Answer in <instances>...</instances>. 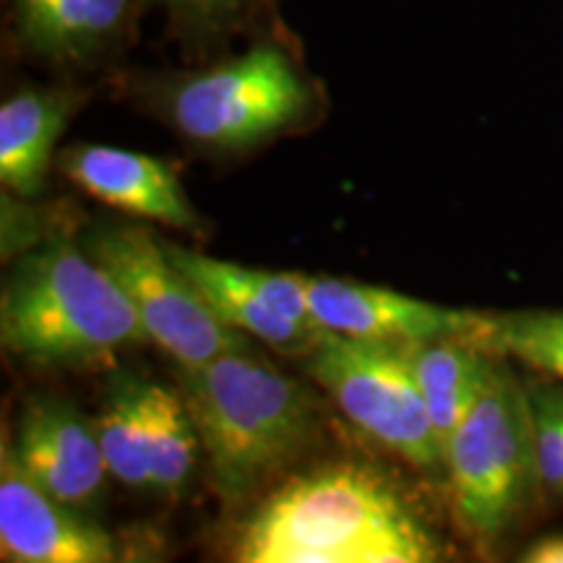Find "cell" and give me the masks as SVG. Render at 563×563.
Returning a JSON list of instances; mask_svg holds the SVG:
<instances>
[{"mask_svg":"<svg viewBox=\"0 0 563 563\" xmlns=\"http://www.w3.org/2000/svg\"><path fill=\"white\" fill-rule=\"evenodd\" d=\"M243 563H428L439 538L402 488L373 464L334 462L298 475L251 514Z\"/></svg>","mask_w":563,"mask_h":563,"instance_id":"obj_1","label":"cell"},{"mask_svg":"<svg viewBox=\"0 0 563 563\" xmlns=\"http://www.w3.org/2000/svg\"><path fill=\"white\" fill-rule=\"evenodd\" d=\"M183 399L224 504L251 498L302 452L313 431L308 391L251 347L183 368Z\"/></svg>","mask_w":563,"mask_h":563,"instance_id":"obj_2","label":"cell"},{"mask_svg":"<svg viewBox=\"0 0 563 563\" xmlns=\"http://www.w3.org/2000/svg\"><path fill=\"white\" fill-rule=\"evenodd\" d=\"M0 340L24 361L63 368L110 363L152 342L118 282L70 241L21 258L3 287Z\"/></svg>","mask_w":563,"mask_h":563,"instance_id":"obj_3","label":"cell"},{"mask_svg":"<svg viewBox=\"0 0 563 563\" xmlns=\"http://www.w3.org/2000/svg\"><path fill=\"white\" fill-rule=\"evenodd\" d=\"M456 522L483 548L517 525L534 490H543L534 456L530 391L504 357H493L485 386L446 443Z\"/></svg>","mask_w":563,"mask_h":563,"instance_id":"obj_4","label":"cell"},{"mask_svg":"<svg viewBox=\"0 0 563 563\" xmlns=\"http://www.w3.org/2000/svg\"><path fill=\"white\" fill-rule=\"evenodd\" d=\"M162 102L196 144L245 150L306 121L316 91L285 47L258 42L238 58L167 81Z\"/></svg>","mask_w":563,"mask_h":563,"instance_id":"obj_5","label":"cell"},{"mask_svg":"<svg viewBox=\"0 0 563 563\" xmlns=\"http://www.w3.org/2000/svg\"><path fill=\"white\" fill-rule=\"evenodd\" d=\"M306 361L313 382L373 441L428 473L443 467V446L405 344L329 332Z\"/></svg>","mask_w":563,"mask_h":563,"instance_id":"obj_6","label":"cell"},{"mask_svg":"<svg viewBox=\"0 0 563 563\" xmlns=\"http://www.w3.org/2000/svg\"><path fill=\"white\" fill-rule=\"evenodd\" d=\"M87 253L118 282L136 308L152 342L170 352L183 368H199L230 350L249 347L243 332L222 319L188 274L146 230H102L87 241Z\"/></svg>","mask_w":563,"mask_h":563,"instance_id":"obj_7","label":"cell"},{"mask_svg":"<svg viewBox=\"0 0 563 563\" xmlns=\"http://www.w3.org/2000/svg\"><path fill=\"white\" fill-rule=\"evenodd\" d=\"M0 551L13 563H110L112 538L24 473L11 443L0 452Z\"/></svg>","mask_w":563,"mask_h":563,"instance_id":"obj_8","label":"cell"},{"mask_svg":"<svg viewBox=\"0 0 563 563\" xmlns=\"http://www.w3.org/2000/svg\"><path fill=\"white\" fill-rule=\"evenodd\" d=\"M11 446L24 473L70 509H89L100 501L110 473L97 426L76 405L32 399Z\"/></svg>","mask_w":563,"mask_h":563,"instance_id":"obj_9","label":"cell"},{"mask_svg":"<svg viewBox=\"0 0 563 563\" xmlns=\"http://www.w3.org/2000/svg\"><path fill=\"white\" fill-rule=\"evenodd\" d=\"M306 290L313 319L327 332L355 340L412 344L462 336L477 316L347 279L306 277Z\"/></svg>","mask_w":563,"mask_h":563,"instance_id":"obj_10","label":"cell"},{"mask_svg":"<svg viewBox=\"0 0 563 563\" xmlns=\"http://www.w3.org/2000/svg\"><path fill=\"white\" fill-rule=\"evenodd\" d=\"M63 173L110 207L178 230H194L196 214L167 162L118 146H76L63 152Z\"/></svg>","mask_w":563,"mask_h":563,"instance_id":"obj_11","label":"cell"},{"mask_svg":"<svg viewBox=\"0 0 563 563\" xmlns=\"http://www.w3.org/2000/svg\"><path fill=\"white\" fill-rule=\"evenodd\" d=\"M21 45L70 66L91 63L129 34L136 0H9Z\"/></svg>","mask_w":563,"mask_h":563,"instance_id":"obj_12","label":"cell"},{"mask_svg":"<svg viewBox=\"0 0 563 563\" xmlns=\"http://www.w3.org/2000/svg\"><path fill=\"white\" fill-rule=\"evenodd\" d=\"M165 251L188 274V279L199 287L209 306L238 332L256 336V340L290 357H308L327 340V329L300 327V323L266 306L251 287L238 282L230 262L203 256L199 251L180 249L175 243H165Z\"/></svg>","mask_w":563,"mask_h":563,"instance_id":"obj_13","label":"cell"},{"mask_svg":"<svg viewBox=\"0 0 563 563\" xmlns=\"http://www.w3.org/2000/svg\"><path fill=\"white\" fill-rule=\"evenodd\" d=\"M76 110L66 89H24L0 108V180L19 196H37L55 141Z\"/></svg>","mask_w":563,"mask_h":563,"instance_id":"obj_14","label":"cell"},{"mask_svg":"<svg viewBox=\"0 0 563 563\" xmlns=\"http://www.w3.org/2000/svg\"><path fill=\"white\" fill-rule=\"evenodd\" d=\"M420 394L426 399L435 435L443 454L464 415L481 397L488 378L493 355L475 347L464 336H441V340L405 344Z\"/></svg>","mask_w":563,"mask_h":563,"instance_id":"obj_15","label":"cell"},{"mask_svg":"<svg viewBox=\"0 0 563 563\" xmlns=\"http://www.w3.org/2000/svg\"><path fill=\"white\" fill-rule=\"evenodd\" d=\"M146 384L150 382L133 376L118 378L97 418V435L108 473L133 490H152Z\"/></svg>","mask_w":563,"mask_h":563,"instance_id":"obj_16","label":"cell"},{"mask_svg":"<svg viewBox=\"0 0 563 563\" xmlns=\"http://www.w3.org/2000/svg\"><path fill=\"white\" fill-rule=\"evenodd\" d=\"M464 340L504 361H519L563 382V311L477 313Z\"/></svg>","mask_w":563,"mask_h":563,"instance_id":"obj_17","label":"cell"},{"mask_svg":"<svg viewBox=\"0 0 563 563\" xmlns=\"http://www.w3.org/2000/svg\"><path fill=\"white\" fill-rule=\"evenodd\" d=\"M146 422L152 490L178 498L191 481L201 446L186 399L162 384H146Z\"/></svg>","mask_w":563,"mask_h":563,"instance_id":"obj_18","label":"cell"},{"mask_svg":"<svg viewBox=\"0 0 563 563\" xmlns=\"http://www.w3.org/2000/svg\"><path fill=\"white\" fill-rule=\"evenodd\" d=\"M530 405L540 485L551 496H563V386L532 389Z\"/></svg>","mask_w":563,"mask_h":563,"instance_id":"obj_19","label":"cell"},{"mask_svg":"<svg viewBox=\"0 0 563 563\" xmlns=\"http://www.w3.org/2000/svg\"><path fill=\"white\" fill-rule=\"evenodd\" d=\"M175 19L186 21L199 32H217L230 24L249 0H165Z\"/></svg>","mask_w":563,"mask_h":563,"instance_id":"obj_20","label":"cell"},{"mask_svg":"<svg viewBox=\"0 0 563 563\" xmlns=\"http://www.w3.org/2000/svg\"><path fill=\"white\" fill-rule=\"evenodd\" d=\"M525 563H563V534H545L519 555Z\"/></svg>","mask_w":563,"mask_h":563,"instance_id":"obj_21","label":"cell"}]
</instances>
